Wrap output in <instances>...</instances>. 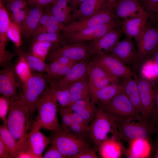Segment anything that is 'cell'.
Listing matches in <instances>:
<instances>
[{
	"label": "cell",
	"mask_w": 158,
	"mask_h": 158,
	"mask_svg": "<svg viewBox=\"0 0 158 158\" xmlns=\"http://www.w3.org/2000/svg\"><path fill=\"white\" fill-rule=\"evenodd\" d=\"M89 82L104 78H108L115 83H118L119 79L110 75L103 69L97 65L92 60L89 61L87 67Z\"/></svg>",
	"instance_id": "obj_33"
},
{
	"label": "cell",
	"mask_w": 158,
	"mask_h": 158,
	"mask_svg": "<svg viewBox=\"0 0 158 158\" xmlns=\"http://www.w3.org/2000/svg\"><path fill=\"white\" fill-rule=\"evenodd\" d=\"M119 140L113 136L107 138L100 144L98 150L102 158H118L121 155L122 145Z\"/></svg>",
	"instance_id": "obj_27"
},
{
	"label": "cell",
	"mask_w": 158,
	"mask_h": 158,
	"mask_svg": "<svg viewBox=\"0 0 158 158\" xmlns=\"http://www.w3.org/2000/svg\"><path fill=\"white\" fill-rule=\"evenodd\" d=\"M107 54L121 61L135 73H138L140 64L137 49L132 39L126 37L123 40L119 41Z\"/></svg>",
	"instance_id": "obj_10"
},
{
	"label": "cell",
	"mask_w": 158,
	"mask_h": 158,
	"mask_svg": "<svg viewBox=\"0 0 158 158\" xmlns=\"http://www.w3.org/2000/svg\"><path fill=\"white\" fill-rule=\"evenodd\" d=\"M71 116L73 122L78 123L88 130L89 122L84 119L81 116L75 112L71 111Z\"/></svg>",
	"instance_id": "obj_50"
},
{
	"label": "cell",
	"mask_w": 158,
	"mask_h": 158,
	"mask_svg": "<svg viewBox=\"0 0 158 158\" xmlns=\"http://www.w3.org/2000/svg\"><path fill=\"white\" fill-rule=\"evenodd\" d=\"M64 107L77 113L89 122L95 117L98 109L89 99L79 100Z\"/></svg>",
	"instance_id": "obj_25"
},
{
	"label": "cell",
	"mask_w": 158,
	"mask_h": 158,
	"mask_svg": "<svg viewBox=\"0 0 158 158\" xmlns=\"http://www.w3.org/2000/svg\"><path fill=\"white\" fill-rule=\"evenodd\" d=\"M58 104L47 89H45L39 100L38 114L30 130L44 129L53 131L61 129L57 116Z\"/></svg>",
	"instance_id": "obj_3"
},
{
	"label": "cell",
	"mask_w": 158,
	"mask_h": 158,
	"mask_svg": "<svg viewBox=\"0 0 158 158\" xmlns=\"http://www.w3.org/2000/svg\"><path fill=\"white\" fill-rule=\"evenodd\" d=\"M136 43L141 66L143 62L151 57L158 49V28L147 23L142 36Z\"/></svg>",
	"instance_id": "obj_14"
},
{
	"label": "cell",
	"mask_w": 158,
	"mask_h": 158,
	"mask_svg": "<svg viewBox=\"0 0 158 158\" xmlns=\"http://www.w3.org/2000/svg\"><path fill=\"white\" fill-rule=\"evenodd\" d=\"M88 129V134L93 143L92 148L98 151L101 143L108 138L109 133L118 138V131L115 123L104 111L98 108L96 116L91 122Z\"/></svg>",
	"instance_id": "obj_4"
},
{
	"label": "cell",
	"mask_w": 158,
	"mask_h": 158,
	"mask_svg": "<svg viewBox=\"0 0 158 158\" xmlns=\"http://www.w3.org/2000/svg\"><path fill=\"white\" fill-rule=\"evenodd\" d=\"M65 158H75L85 150L91 147V140L81 137L69 129L53 131L50 137Z\"/></svg>",
	"instance_id": "obj_2"
},
{
	"label": "cell",
	"mask_w": 158,
	"mask_h": 158,
	"mask_svg": "<svg viewBox=\"0 0 158 158\" xmlns=\"http://www.w3.org/2000/svg\"><path fill=\"white\" fill-rule=\"evenodd\" d=\"M130 148H124L123 146L122 151L128 158H145L150 154V147L148 140L135 139L128 142Z\"/></svg>",
	"instance_id": "obj_28"
},
{
	"label": "cell",
	"mask_w": 158,
	"mask_h": 158,
	"mask_svg": "<svg viewBox=\"0 0 158 158\" xmlns=\"http://www.w3.org/2000/svg\"><path fill=\"white\" fill-rule=\"evenodd\" d=\"M89 59L75 63L68 73L51 87L67 88L78 81L88 79L87 67Z\"/></svg>",
	"instance_id": "obj_18"
},
{
	"label": "cell",
	"mask_w": 158,
	"mask_h": 158,
	"mask_svg": "<svg viewBox=\"0 0 158 158\" xmlns=\"http://www.w3.org/2000/svg\"><path fill=\"white\" fill-rule=\"evenodd\" d=\"M58 111L62 121L61 124L60 125L61 130L69 129L73 123L71 115V111L65 107L60 108Z\"/></svg>",
	"instance_id": "obj_42"
},
{
	"label": "cell",
	"mask_w": 158,
	"mask_h": 158,
	"mask_svg": "<svg viewBox=\"0 0 158 158\" xmlns=\"http://www.w3.org/2000/svg\"><path fill=\"white\" fill-rule=\"evenodd\" d=\"M17 53L20 54L25 57L32 72L41 73L46 72L47 64L45 61L34 56L30 53L18 50Z\"/></svg>",
	"instance_id": "obj_37"
},
{
	"label": "cell",
	"mask_w": 158,
	"mask_h": 158,
	"mask_svg": "<svg viewBox=\"0 0 158 158\" xmlns=\"http://www.w3.org/2000/svg\"><path fill=\"white\" fill-rule=\"evenodd\" d=\"M32 114L21 94L11 103L6 124L16 140L19 152L27 141Z\"/></svg>",
	"instance_id": "obj_1"
},
{
	"label": "cell",
	"mask_w": 158,
	"mask_h": 158,
	"mask_svg": "<svg viewBox=\"0 0 158 158\" xmlns=\"http://www.w3.org/2000/svg\"><path fill=\"white\" fill-rule=\"evenodd\" d=\"M138 73L143 78L156 85L158 83V67L152 56L143 62Z\"/></svg>",
	"instance_id": "obj_31"
},
{
	"label": "cell",
	"mask_w": 158,
	"mask_h": 158,
	"mask_svg": "<svg viewBox=\"0 0 158 158\" xmlns=\"http://www.w3.org/2000/svg\"><path fill=\"white\" fill-rule=\"evenodd\" d=\"M16 158H36L27 141L19 151Z\"/></svg>",
	"instance_id": "obj_49"
},
{
	"label": "cell",
	"mask_w": 158,
	"mask_h": 158,
	"mask_svg": "<svg viewBox=\"0 0 158 158\" xmlns=\"http://www.w3.org/2000/svg\"><path fill=\"white\" fill-rule=\"evenodd\" d=\"M69 90L70 99L68 105L80 99H90L88 79L81 80L74 83L70 86Z\"/></svg>",
	"instance_id": "obj_29"
},
{
	"label": "cell",
	"mask_w": 158,
	"mask_h": 158,
	"mask_svg": "<svg viewBox=\"0 0 158 158\" xmlns=\"http://www.w3.org/2000/svg\"><path fill=\"white\" fill-rule=\"evenodd\" d=\"M154 116L155 118L158 121V91L156 92L155 96V103Z\"/></svg>",
	"instance_id": "obj_55"
},
{
	"label": "cell",
	"mask_w": 158,
	"mask_h": 158,
	"mask_svg": "<svg viewBox=\"0 0 158 158\" xmlns=\"http://www.w3.org/2000/svg\"><path fill=\"white\" fill-rule=\"evenodd\" d=\"M86 0H71L70 6L74 9L77 8L79 5Z\"/></svg>",
	"instance_id": "obj_54"
},
{
	"label": "cell",
	"mask_w": 158,
	"mask_h": 158,
	"mask_svg": "<svg viewBox=\"0 0 158 158\" xmlns=\"http://www.w3.org/2000/svg\"><path fill=\"white\" fill-rule=\"evenodd\" d=\"M135 79L139 89L144 120L149 121L154 117L155 103L156 85L136 74Z\"/></svg>",
	"instance_id": "obj_11"
},
{
	"label": "cell",
	"mask_w": 158,
	"mask_h": 158,
	"mask_svg": "<svg viewBox=\"0 0 158 158\" xmlns=\"http://www.w3.org/2000/svg\"><path fill=\"white\" fill-rule=\"evenodd\" d=\"M112 6L108 5L87 18L72 22L66 25L62 34L78 31L85 28L105 24L117 20Z\"/></svg>",
	"instance_id": "obj_9"
},
{
	"label": "cell",
	"mask_w": 158,
	"mask_h": 158,
	"mask_svg": "<svg viewBox=\"0 0 158 158\" xmlns=\"http://www.w3.org/2000/svg\"><path fill=\"white\" fill-rule=\"evenodd\" d=\"M91 56L88 44L84 42L66 44L52 49L47 58L49 62L60 57H66L78 62L89 59Z\"/></svg>",
	"instance_id": "obj_13"
},
{
	"label": "cell",
	"mask_w": 158,
	"mask_h": 158,
	"mask_svg": "<svg viewBox=\"0 0 158 158\" xmlns=\"http://www.w3.org/2000/svg\"><path fill=\"white\" fill-rule=\"evenodd\" d=\"M12 22L8 12L2 2L0 1V53L6 50V45L9 39L8 31Z\"/></svg>",
	"instance_id": "obj_30"
},
{
	"label": "cell",
	"mask_w": 158,
	"mask_h": 158,
	"mask_svg": "<svg viewBox=\"0 0 158 158\" xmlns=\"http://www.w3.org/2000/svg\"><path fill=\"white\" fill-rule=\"evenodd\" d=\"M69 129L81 137L90 139L88 135V130L78 123L73 122Z\"/></svg>",
	"instance_id": "obj_45"
},
{
	"label": "cell",
	"mask_w": 158,
	"mask_h": 158,
	"mask_svg": "<svg viewBox=\"0 0 158 158\" xmlns=\"http://www.w3.org/2000/svg\"><path fill=\"white\" fill-rule=\"evenodd\" d=\"M28 9L21 29V34L25 39L33 36L40 18L43 14V8L31 6Z\"/></svg>",
	"instance_id": "obj_22"
},
{
	"label": "cell",
	"mask_w": 158,
	"mask_h": 158,
	"mask_svg": "<svg viewBox=\"0 0 158 158\" xmlns=\"http://www.w3.org/2000/svg\"><path fill=\"white\" fill-rule=\"evenodd\" d=\"M47 84V80L41 73L33 72L31 77L23 85L21 95L32 114L37 109L39 100Z\"/></svg>",
	"instance_id": "obj_8"
},
{
	"label": "cell",
	"mask_w": 158,
	"mask_h": 158,
	"mask_svg": "<svg viewBox=\"0 0 158 158\" xmlns=\"http://www.w3.org/2000/svg\"><path fill=\"white\" fill-rule=\"evenodd\" d=\"M15 68L10 64L0 72V92L11 102L18 98V84L16 81Z\"/></svg>",
	"instance_id": "obj_16"
},
{
	"label": "cell",
	"mask_w": 158,
	"mask_h": 158,
	"mask_svg": "<svg viewBox=\"0 0 158 158\" xmlns=\"http://www.w3.org/2000/svg\"><path fill=\"white\" fill-rule=\"evenodd\" d=\"M0 138L8 149L11 158H16L19 152L18 146L6 123L0 125Z\"/></svg>",
	"instance_id": "obj_32"
},
{
	"label": "cell",
	"mask_w": 158,
	"mask_h": 158,
	"mask_svg": "<svg viewBox=\"0 0 158 158\" xmlns=\"http://www.w3.org/2000/svg\"><path fill=\"white\" fill-rule=\"evenodd\" d=\"M18 53L19 57L14 67L17 76L23 85L31 77L33 72L24 56Z\"/></svg>",
	"instance_id": "obj_34"
},
{
	"label": "cell",
	"mask_w": 158,
	"mask_h": 158,
	"mask_svg": "<svg viewBox=\"0 0 158 158\" xmlns=\"http://www.w3.org/2000/svg\"><path fill=\"white\" fill-rule=\"evenodd\" d=\"M113 8L117 19L149 16L137 0H117Z\"/></svg>",
	"instance_id": "obj_17"
},
{
	"label": "cell",
	"mask_w": 158,
	"mask_h": 158,
	"mask_svg": "<svg viewBox=\"0 0 158 158\" xmlns=\"http://www.w3.org/2000/svg\"><path fill=\"white\" fill-rule=\"evenodd\" d=\"M27 141L36 158H42V153L45 149L51 143L50 137L45 136L40 130H30Z\"/></svg>",
	"instance_id": "obj_26"
},
{
	"label": "cell",
	"mask_w": 158,
	"mask_h": 158,
	"mask_svg": "<svg viewBox=\"0 0 158 158\" xmlns=\"http://www.w3.org/2000/svg\"><path fill=\"white\" fill-rule=\"evenodd\" d=\"M92 60L110 75L116 78H134L136 75L121 61L109 54L93 57Z\"/></svg>",
	"instance_id": "obj_12"
},
{
	"label": "cell",
	"mask_w": 158,
	"mask_h": 158,
	"mask_svg": "<svg viewBox=\"0 0 158 158\" xmlns=\"http://www.w3.org/2000/svg\"><path fill=\"white\" fill-rule=\"evenodd\" d=\"M54 0H33L29 3L31 6L40 8L46 7L50 5Z\"/></svg>",
	"instance_id": "obj_52"
},
{
	"label": "cell",
	"mask_w": 158,
	"mask_h": 158,
	"mask_svg": "<svg viewBox=\"0 0 158 158\" xmlns=\"http://www.w3.org/2000/svg\"><path fill=\"white\" fill-rule=\"evenodd\" d=\"M71 0H54L49 5L52 15L65 26L72 22V11L74 9L68 5Z\"/></svg>",
	"instance_id": "obj_24"
},
{
	"label": "cell",
	"mask_w": 158,
	"mask_h": 158,
	"mask_svg": "<svg viewBox=\"0 0 158 158\" xmlns=\"http://www.w3.org/2000/svg\"><path fill=\"white\" fill-rule=\"evenodd\" d=\"M21 30L18 26L12 21L8 31V36L17 48L21 44Z\"/></svg>",
	"instance_id": "obj_39"
},
{
	"label": "cell",
	"mask_w": 158,
	"mask_h": 158,
	"mask_svg": "<svg viewBox=\"0 0 158 158\" xmlns=\"http://www.w3.org/2000/svg\"><path fill=\"white\" fill-rule=\"evenodd\" d=\"M100 108L109 116L114 121L121 120H138L139 121L144 120L123 90L107 104Z\"/></svg>",
	"instance_id": "obj_5"
},
{
	"label": "cell",
	"mask_w": 158,
	"mask_h": 158,
	"mask_svg": "<svg viewBox=\"0 0 158 158\" xmlns=\"http://www.w3.org/2000/svg\"><path fill=\"white\" fill-rule=\"evenodd\" d=\"M36 41L50 42L52 44L54 49L62 45V35L61 32L44 33L33 37L32 42Z\"/></svg>",
	"instance_id": "obj_38"
},
{
	"label": "cell",
	"mask_w": 158,
	"mask_h": 158,
	"mask_svg": "<svg viewBox=\"0 0 158 158\" xmlns=\"http://www.w3.org/2000/svg\"><path fill=\"white\" fill-rule=\"evenodd\" d=\"M32 0H27L28 4L31 1H32Z\"/></svg>",
	"instance_id": "obj_61"
},
{
	"label": "cell",
	"mask_w": 158,
	"mask_h": 158,
	"mask_svg": "<svg viewBox=\"0 0 158 158\" xmlns=\"http://www.w3.org/2000/svg\"><path fill=\"white\" fill-rule=\"evenodd\" d=\"M155 158H158V145L157 148V150L156 154L154 156Z\"/></svg>",
	"instance_id": "obj_60"
},
{
	"label": "cell",
	"mask_w": 158,
	"mask_h": 158,
	"mask_svg": "<svg viewBox=\"0 0 158 158\" xmlns=\"http://www.w3.org/2000/svg\"><path fill=\"white\" fill-rule=\"evenodd\" d=\"M65 25L59 22L52 14L50 15L44 33H61Z\"/></svg>",
	"instance_id": "obj_40"
},
{
	"label": "cell",
	"mask_w": 158,
	"mask_h": 158,
	"mask_svg": "<svg viewBox=\"0 0 158 158\" xmlns=\"http://www.w3.org/2000/svg\"><path fill=\"white\" fill-rule=\"evenodd\" d=\"M149 16L134 17L123 20L121 30L126 37L134 38L136 43L142 36L147 24Z\"/></svg>",
	"instance_id": "obj_19"
},
{
	"label": "cell",
	"mask_w": 158,
	"mask_h": 158,
	"mask_svg": "<svg viewBox=\"0 0 158 158\" xmlns=\"http://www.w3.org/2000/svg\"><path fill=\"white\" fill-rule=\"evenodd\" d=\"M96 152L92 147L88 148L78 154L75 158H97Z\"/></svg>",
	"instance_id": "obj_51"
},
{
	"label": "cell",
	"mask_w": 158,
	"mask_h": 158,
	"mask_svg": "<svg viewBox=\"0 0 158 158\" xmlns=\"http://www.w3.org/2000/svg\"><path fill=\"white\" fill-rule=\"evenodd\" d=\"M141 6L147 12H154L158 7V0H137Z\"/></svg>",
	"instance_id": "obj_47"
},
{
	"label": "cell",
	"mask_w": 158,
	"mask_h": 158,
	"mask_svg": "<svg viewBox=\"0 0 158 158\" xmlns=\"http://www.w3.org/2000/svg\"><path fill=\"white\" fill-rule=\"evenodd\" d=\"M122 31L119 28L112 29L99 39L88 44L92 56L108 54L119 41Z\"/></svg>",
	"instance_id": "obj_15"
},
{
	"label": "cell",
	"mask_w": 158,
	"mask_h": 158,
	"mask_svg": "<svg viewBox=\"0 0 158 158\" xmlns=\"http://www.w3.org/2000/svg\"><path fill=\"white\" fill-rule=\"evenodd\" d=\"M123 90L119 83L110 84L96 91L90 95L91 103L98 108L103 107L109 102L115 96Z\"/></svg>",
	"instance_id": "obj_21"
},
{
	"label": "cell",
	"mask_w": 158,
	"mask_h": 158,
	"mask_svg": "<svg viewBox=\"0 0 158 158\" xmlns=\"http://www.w3.org/2000/svg\"><path fill=\"white\" fill-rule=\"evenodd\" d=\"M27 7L16 12L12 13L13 22L18 26L20 30L23 20L28 10Z\"/></svg>",
	"instance_id": "obj_46"
},
{
	"label": "cell",
	"mask_w": 158,
	"mask_h": 158,
	"mask_svg": "<svg viewBox=\"0 0 158 158\" xmlns=\"http://www.w3.org/2000/svg\"><path fill=\"white\" fill-rule=\"evenodd\" d=\"M52 46L51 43L48 42H32L30 53L45 61Z\"/></svg>",
	"instance_id": "obj_36"
},
{
	"label": "cell",
	"mask_w": 158,
	"mask_h": 158,
	"mask_svg": "<svg viewBox=\"0 0 158 158\" xmlns=\"http://www.w3.org/2000/svg\"><path fill=\"white\" fill-rule=\"evenodd\" d=\"M51 11L49 5L46 7V9L39 20L33 35V37L44 33V30L49 20Z\"/></svg>",
	"instance_id": "obj_41"
},
{
	"label": "cell",
	"mask_w": 158,
	"mask_h": 158,
	"mask_svg": "<svg viewBox=\"0 0 158 158\" xmlns=\"http://www.w3.org/2000/svg\"><path fill=\"white\" fill-rule=\"evenodd\" d=\"M109 5L112 6L117 0H107Z\"/></svg>",
	"instance_id": "obj_57"
},
{
	"label": "cell",
	"mask_w": 158,
	"mask_h": 158,
	"mask_svg": "<svg viewBox=\"0 0 158 158\" xmlns=\"http://www.w3.org/2000/svg\"><path fill=\"white\" fill-rule=\"evenodd\" d=\"M28 3L27 0H14L6 5V8L12 13L26 8Z\"/></svg>",
	"instance_id": "obj_44"
},
{
	"label": "cell",
	"mask_w": 158,
	"mask_h": 158,
	"mask_svg": "<svg viewBox=\"0 0 158 158\" xmlns=\"http://www.w3.org/2000/svg\"><path fill=\"white\" fill-rule=\"evenodd\" d=\"M47 89L50 94L59 104L60 108L65 107L69 104L70 99L69 87H51Z\"/></svg>",
	"instance_id": "obj_35"
},
{
	"label": "cell",
	"mask_w": 158,
	"mask_h": 158,
	"mask_svg": "<svg viewBox=\"0 0 158 158\" xmlns=\"http://www.w3.org/2000/svg\"><path fill=\"white\" fill-rule=\"evenodd\" d=\"M14 0H0L3 5H6L7 4Z\"/></svg>",
	"instance_id": "obj_58"
},
{
	"label": "cell",
	"mask_w": 158,
	"mask_h": 158,
	"mask_svg": "<svg viewBox=\"0 0 158 158\" xmlns=\"http://www.w3.org/2000/svg\"><path fill=\"white\" fill-rule=\"evenodd\" d=\"M108 5L107 0H86L73 11L72 22L90 17Z\"/></svg>",
	"instance_id": "obj_20"
},
{
	"label": "cell",
	"mask_w": 158,
	"mask_h": 158,
	"mask_svg": "<svg viewBox=\"0 0 158 158\" xmlns=\"http://www.w3.org/2000/svg\"><path fill=\"white\" fill-rule=\"evenodd\" d=\"M118 131V139L129 142L134 139L148 140L154 128L149 121L138 122L124 120L114 121Z\"/></svg>",
	"instance_id": "obj_7"
},
{
	"label": "cell",
	"mask_w": 158,
	"mask_h": 158,
	"mask_svg": "<svg viewBox=\"0 0 158 158\" xmlns=\"http://www.w3.org/2000/svg\"><path fill=\"white\" fill-rule=\"evenodd\" d=\"M0 158H11L8 149L0 138Z\"/></svg>",
	"instance_id": "obj_53"
},
{
	"label": "cell",
	"mask_w": 158,
	"mask_h": 158,
	"mask_svg": "<svg viewBox=\"0 0 158 158\" xmlns=\"http://www.w3.org/2000/svg\"><path fill=\"white\" fill-rule=\"evenodd\" d=\"M11 101L2 96L0 97V118L3 123H6V118Z\"/></svg>",
	"instance_id": "obj_43"
},
{
	"label": "cell",
	"mask_w": 158,
	"mask_h": 158,
	"mask_svg": "<svg viewBox=\"0 0 158 158\" xmlns=\"http://www.w3.org/2000/svg\"><path fill=\"white\" fill-rule=\"evenodd\" d=\"M122 22L116 20L110 23L85 28L78 31L62 34L63 45L98 39L111 30L119 28Z\"/></svg>",
	"instance_id": "obj_6"
},
{
	"label": "cell",
	"mask_w": 158,
	"mask_h": 158,
	"mask_svg": "<svg viewBox=\"0 0 158 158\" xmlns=\"http://www.w3.org/2000/svg\"><path fill=\"white\" fill-rule=\"evenodd\" d=\"M43 158H65L56 146L53 144L42 156Z\"/></svg>",
	"instance_id": "obj_48"
},
{
	"label": "cell",
	"mask_w": 158,
	"mask_h": 158,
	"mask_svg": "<svg viewBox=\"0 0 158 158\" xmlns=\"http://www.w3.org/2000/svg\"><path fill=\"white\" fill-rule=\"evenodd\" d=\"M120 79L119 83L123 87V92L137 111L142 116L143 111L140 97L135 79L133 77Z\"/></svg>",
	"instance_id": "obj_23"
},
{
	"label": "cell",
	"mask_w": 158,
	"mask_h": 158,
	"mask_svg": "<svg viewBox=\"0 0 158 158\" xmlns=\"http://www.w3.org/2000/svg\"><path fill=\"white\" fill-rule=\"evenodd\" d=\"M154 13H155L156 18L158 22V7L156 9Z\"/></svg>",
	"instance_id": "obj_59"
},
{
	"label": "cell",
	"mask_w": 158,
	"mask_h": 158,
	"mask_svg": "<svg viewBox=\"0 0 158 158\" xmlns=\"http://www.w3.org/2000/svg\"><path fill=\"white\" fill-rule=\"evenodd\" d=\"M152 57L158 67V49L153 54L152 56Z\"/></svg>",
	"instance_id": "obj_56"
}]
</instances>
